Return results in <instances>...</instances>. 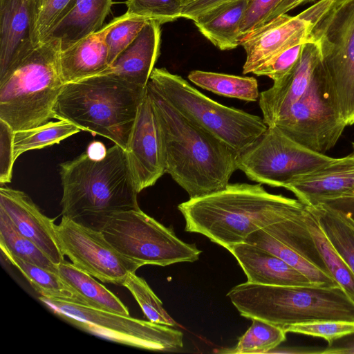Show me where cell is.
<instances>
[{
	"mask_svg": "<svg viewBox=\"0 0 354 354\" xmlns=\"http://www.w3.org/2000/svg\"><path fill=\"white\" fill-rule=\"evenodd\" d=\"M147 92L161 131L166 173L189 198L225 188L238 169L240 154L184 116L150 81Z\"/></svg>",
	"mask_w": 354,
	"mask_h": 354,
	"instance_id": "obj_1",
	"label": "cell"
},
{
	"mask_svg": "<svg viewBox=\"0 0 354 354\" xmlns=\"http://www.w3.org/2000/svg\"><path fill=\"white\" fill-rule=\"evenodd\" d=\"M303 205L298 199L269 193L260 183H229L218 192L189 198L178 209L187 232L203 234L227 249Z\"/></svg>",
	"mask_w": 354,
	"mask_h": 354,
	"instance_id": "obj_2",
	"label": "cell"
},
{
	"mask_svg": "<svg viewBox=\"0 0 354 354\" xmlns=\"http://www.w3.org/2000/svg\"><path fill=\"white\" fill-rule=\"evenodd\" d=\"M59 167L62 216L100 231L113 214L140 209L125 150L119 145L114 144L101 159L85 151Z\"/></svg>",
	"mask_w": 354,
	"mask_h": 354,
	"instance_id": "obj_3",
	"label": "cell"
},
{
	"mask_svg": "<svg viewBox=\"0 0 354 354\" xmlns=\"http://www.w3.org/2000/svg\"><path fill=\"white\" fill-rule=\"evenodd\" d=\"M147 87L104 73L65 84L53 109V118L106 138L126 149Z\"/></svg>",
	"mask_w": 354,
	"mask_h": 354,
	"instance_id": "obj_4",
	"label": "cell"
},
{
	"mask_svg": "<svg viewBox=\"0 0 354 354\" xmlns=\"http://www.w3.org/2000/svg\"><path fill=\"white\" fill-rule=\"evenodd\" d=\"M241 316L285 328L315 321L354 322V301L341 286H266L248 281L227 294Z\"/></svg>",
	"mask_w": 354,
	"mask_h": 354,
	"instance_id": "obj_5",
	"label": "cell"
},
{
	"mask_svg": "<svg viewBox=\"0 0 354 354\" xmlns=\"http://www.w3.org/2000/svg\"><path fill=\"white\" fill-rule=\"evenodd\" d=\"M58 41L41 43L0 84V119L14 131L48 122L64 82Z\"/></svg>",
	"mask_w": 354,
	"mask_h": 354,
	"instance_id": "obj_6",
	"label": "cell"
},
{
	"mask_svg": "<svg viewBox=\"0 0 354 354\" xmlns=\"http://www.w3.org/2000/svg\"><path fill=\"white\" fill-rule=\"evenodd\" d=\"M149 81L184 116L239 154L252 147L268 128L263 118L211 100L165 68H154Z\"/></svg>",
	"mask_w": 354,
	"mask_h": 354,
	"instance_id": "obj_7",
	"label": "cell"
},
{
	"mask_svg": "<svg viewBox=\"0 0 354 354\" xmlns=\"http://www.w3.org/2000/svg\"><path fill=\"white\" fill-rule=\"evenodd\" d=\"M307 40L319 49L342 120L354 124V0H336L313 21Z\"/></svg>",
	"mask_w": 354,
	"mask_h": 354,
	"instance_id": "obj_8",
	"label": "cell"
},
{
	"mask_svg": "<svg viewBox=\"0 0 354 354\" xmlns=\"http://www.w3.org/2000/svg\"><path fill=\"white\" fill-rule=\"evenodd\" d=\"M100 232L118 252L140 266L194 262L201 253L140 209L113 214Z\"/></svg>",
	"mask_w": 354,
	"mask_h": 354,
	"instance_id": "obj_9",
	"label": "cell"
},
{
	"mask_svg": "<svg viewBox=\"0 0 354 354\" xmlns=\"http://www.w3.org/2000/svg\"><path fill=\"white\" fill-rule=\"evenodd\" d=\"M55 314L77 328L113 342L154 351H177L183 334L169 326L93 308L66 300L39 297Z\"/></svg>",
	"mask_w": 354,
	"mask_h": 354,
	"instance_id": "obj_10",
	"label": "cell"
},
{
	"mask_svg": "<svg viewBox=\"0 0 354 354\" xmlns=\"http://www.w3.org/2000/svg\"><path fill=\"white\" fill-rule=\"evenodd\" d=\"M274 125L314 151L325 154L335 146L346 125L340 115L322 59L308 91Z\"/></svg>",
	"mask_w": 354,
	"mask_h": 354,
	"instance_id": "obj_11",
	"label": "cell"
},
{
	"mask_svg": "<svg viewBox=\"0 0 354 354\" xmlns=\"http://www.w3.org/2000/svg\"><path fill=\"white\" fill-rule=\"evenodd\" d=\"M333 158L300 145L272 125L268 126L257 142L239 155L238 169L256 183L283 187L292 179Z\"/></svg>",
	"mask_w": 354,
	"mask_h": 354,
	"instance_id": "obj_12",
	"label": "cell"
},
{
	"mask_svg": "<svg viewBox=\"0 0 354 354\" xmlns=\"http://www.w3.org/2000/svg\"><path fill=\"white\" fill-rule=\"evenodd\" d=\"M303 205L283 218L251 233L248 243L279 257L315 286L339 285L327 270L307 226Z\"/></svg>",
	"mask_w": 354,
	"mask_h": 354,
	"instance_id": "obj_13",
	"label": "cell"
},
{
	"mask_svg": "<svg viewBox=\"0 0 354 354\" xmlns=\"http://www.w3.org/2000/svg\"><path fill=\"white\" fill-rule=\"evenodd\" d=\"M55 230L64 254L77 268L102 282L122 286L128 274L136 273L141 267L118 252L100 231L65 216Z\"/></svg>",
	"mask_w": 354,
	"mask_h": 354,
	"instance_id": "obj_14",
	"label": "cell"
},
{
	"mask_svg": "<svg viewBox=\"0 0 354 354\" xmlns=\"http://www.w3.org/2000/svg\"><path fill=\"white\" fill-rule=\"evenodd\" d=\"M124 150L138 193L153 186L166 173L161 131L147 92Z\"/></svg>",
	"mask_w": 354,
	"mask_h": 354,
	"instance_id": "obj_15",
	"label": "cell"
},
{
	"mask_svg": "<svg viewBox=\"0 0 354 354\" xmlns=\"http://www.w3.org/2000/svg\"><path fill=\"white\" fill-rule=\"evenodd\" d=\"M40 44L35 0H0V84Z\"/></svg>",
	"mask_w": 354,
	"mask_h": 354,
	"instance_id": "obj_16",
	"label": "cell"
},
{
	"mask_svg": "<svg viewBox=\"0 0 354 354\" xmlns=\"http://www.w3.org/2000/svg\"><path fill=\"white\" fill-rule=\"evenodd\" d=\"M311 27L299 15L283 14L248 32L240 41L246 55L243 73H252L285 50L306 42Z\"/></svg>",
	"mask_w": 354,
	"mask_h": 354,
	"instance_id": "obj_17",
	"label": "cell"
},
{
	"mask_svg": "<svg viewBox=\"0 0 354 354\" xmlns=\"http://www.w3.org/2000/svg\"><path fill=\"white\" fill-rule=\"evenodd\" d=\"M283 188L306 206L329 203L354 192V154L334 158L330 162L288 183Z\"/></svg>",
	"mask_w": 354,
	"mask_h": 354,
	"instance_id": "obj_18",
	"label": "cell"
},
{
	"mask_svg": "<svg viewBox=\"0 0 354 354\" xmlns=\"http://www.w3.org/2000/svg\"><path fill=\"white\" fill-rule=\"evenodd\" d=\"M0 208L19 232L33 241L55 265L64 261L54 220L44 215L26 193L1 185Z\"/></svg>",
	"mask_w": 354,
	"mask_h": 354,
	"instance_id": "obj_19",
	"label": "cell"
},
{
	"mask_svg": "<svg viewBox=\"0 0 354 354\" xmlns=\"http://www.w3.org/2000/svg\"><path fill=\"white\" fill-rule=\"evenodd\" d=\"M322 60L317 44L307 40L293 69L281 80L259 95V104L268 126L277 119L309 88L317 67Z\"/></svg>",
	"mask_w": 354,
	"mask_h": 354,
	"instance_id": "obj_20",
	"label": "cell"
},
{
	"mask_svg": "<svg viewBox=\"0 0 354 354\" xmlns=\"http://www.w3.org/2000/svg\"><path fill=\"white\" fill-rule=\"evenodd\" d=\"M227 250L237 260L250 283L266 286H315L305 274L261 248L243 242Z\"/></svg>",
	"mask_w": 354,
	"mask_h": 354,
	"instance_id": "obj_21",
	"label": "cell"
},
{
	"mask_svg": "<svg viewBox=\"0 0 354 354\" xmlns=\"http://www.w3.org/2000/svg\"><path fill=\"white\" fill-rule=\"evenodd\" d=\"M161 24L149 20L134 41L115 59L106 73L146 88L160 53Z\"/></svg>",
	"mask_w": 354,
	"mask_h": 354,
	"instance_id": "obj_22",
	"label": "cell"
},
{
	"mask_svg": "<svg viewBox=\"0 0 354 354\" xmlns=\"http://www.w3.org/2000/svg\"><path fill=\"white\" fill-rule=\"evenodd\" d=\"M112 0H73L43 42L58 41L60 51L98 31Z\"/></svg>",
	"mask_w": 354,
	"mask_h": 354,
	"instance_id": "obj_23",
	"label": "cell"
},
{
	"mask_svg": "<svg viewBox=\"0 0 354 354\" xmlns=\"http://www.w3.org/2000/svg\"><path fill=\"white\" fill-rule=\"evenodd\" d=\"M106 28L60 51L59 64L64 84L104 73L109 68Z\"/></svg>",
	"mask_w": 354,
	"mask_h": 354,
	"instance_id": "obj_24",
	"label": "cell"
},
{
	"mask_svg": "<svg viewBox=\"0 0 354 354\" xmlns=\"http://www.w3.org/2000/svg\"><path fill=\"white\" fill-rule=\"evenodd\" d=\"M57 272L74 292L77 304L93 308L129 316L127 306L93 276L73 263L64 261L57 266Z\"/></svg>",
	"mask_w": 354,
	"mask_h": 354,
	"instance_id": "obj_25",
	"label": "cell"
},
{
	"mask_svg": "<svg viewBox=\"0 0 354 354\" xmlns=\"http://www.w3.org/2000/svg\"><path fill=\"white\" fill-rule=\"evenodd\" d=\"M247 3L248 0H236L194 24L220 50L234 49L240 45L241 26Z\"/></svg>",
	"mask_w": 354,
	"mask_h": 354,
	"instance_id": "obj_26",
	"label": "cell"
},
{
	"mask_svg": "<svg viewBox=\"0 0 354 354\" xmlns=\"http://www.w3.org/2000/svg\"><path fill=\"white\" fill-rule=\"evenodd\" d=\"M335 250L354 273V217L329 203L308 206Z\"/></svg>",
	"mask_w": 354,
	"mask_h": 354,
	"instance_id": "obj_27",
	"label": "cell"
},
{
	"mask_svg": "<svg viewBox=\"0 0 354 354\" xmlns=\"http://www.w3.org/2000/svg\"><path fill=\"white\" fill-rule=\"evenodd\" d=\"M188 79L197 86L221 96L247 102L259 98L258 82L253 77L195 70L189 73Z\"/></svg>",
	"mask_w": 354,
	"mask_h": 354,
	"instance_id": "obj_28",
	"label": "cell"
},
{
	"mask_svg": "<svg viewBox=\"0 0 354 354\" xmlns=\"http://www.w3.org/2000/svg\"><path fill=\"white\" fill-rule=\"evenodd\" d=\"M305 218L327 270L341 288L354 301V273L332 245L322 228L317 216L308 206H306Z\"/></svg>",
	"mask_w": 354,
	"mask_h": 354,
	"instance_id": "obj_29",
	"label": "cell"
},
{
	"mask_svg": "<svg viewBox=\"0 0 354 354\" xmlns=\"http://www.w3.org/2000/svg\"><path fill=\"white\" fill-rule=\"evenodd\" d=\"M7 261L17 268L40 296L77 303L74 292L58 272H53L1 252Z\"/></svg>",
	"mask_w": 354,
	"mask_h": 354,
	"instance_id": "obj_30",
	"label": "cell"
},
{
	"mask_svg": "<svg viewBox=\"0 0 354 354\" xmlns=\"http://www.w3.org/2000/svg\"><path fill=\"white\" fill-rule=\"evenodd\" d=\"M75 124L63 120L48 122L32 129L15 131L13 140L14 158L34 149H42L80 132Z\"/></svg>",
	"mask_w": 354,
	"mask_h": 354,
	"instance_id": "obj_31",
	"label": "cell"
},
{
	"mask_svg": "<svg viewBox=\"0 0 354 354\" xmlns=\"http://www.w3.org/2000/svg\"><path fill=\"white\" fill-rule=\"evenodd\" d=\"M0 248L19 259L57 272V266L30 239L15 226L7 214L0 208Z\"/></svg>",
	"mask_w": 354,
	"mask_h": 354,
	"instance_id": "obj_32",
	"label": "cell"
},
{
	"mask_svg": "<svg viewBox=\"0 0 354 354\" xmlns=\"http://www.w3.org/2000/svg\"><path fill=\"white\" fill-rule=\"evenodd\" d=\"M252 325L239 339L236 345L223 349V353H270L286 339L283 328L259 319H252Z\"/></svg>",
	"mask_w": 354,
	"mask_h": 354,
	"instance_id": "obj_33",
	"label": "cell"
},
{
	"mask_svg": "<svg viewBox=\"0 0 354 354\" xmlns=\"http://www.w3.org/2000/svg\"><path fill=\"white\" fill-rule=\"evenodd\" d=\"M148 21L125 13L105 26L104 41L108 48L109 66L134 41Z\"/></svg>",
	"mask_w": 354,
	"mask_h": 354,
	"instance_id": "obj_34",
	"label": "cell"
},
{
	"mask_svg": "<svg viewBox=\"0 0 354 354\" xmlns=\"http://www.w3.org/2000/svg\"><path fill=\"white\" fill-rule=\"evenodd\" d=\"M122 286L130 291L149 321L169 326L177 325L144 279L129 272Z\"/></svg>",
	"mask_w": 354,
	"mask_h": 354,
	"instance_id": "obj_35",
	"label": "cell"
},
{
	"mask_svg": "<svg viewBox=\"0 0 354 354\" xmlns=\"http://www.w3.org/2000/svg\"><path fill=\"white\" fill-rule=\"evenodd\" d=\"M126 13L161 24L181 18L183 0H127Z\"/></svg>",
	"mask_w": 354,
	"mask_h": 354,
	"instance_id": "obj_36",
	"label": "cell"
},
{
	"mask_svg": "<svg viewBox=\"0 0 354 354\" xmlns=\"http://www.w3.org/2000/svg\"><path fill=\"white\" fill-rule=\"evenodd\" d=\"M286 333L324 339L330 344L333 341L354 332V322L315 321L296 324L284 328Z\"/></svg>",
	"mask_w": 354,
	"mask_h": 354,
	"instance_id": "obj_37",
	"label": "cell"
},
{
	"mask_svg": "<svg viewBox=\"0 0 354 354\" xmlns=\"http://www.w3.org/2000/svg\"><path fill=\"white\" fill-rule=\"evenodd\" d=\"M304 43L298 44L285 50L257 68L252 73L257 76L268 77L273 82L281 80L297 64Z\"/></svg>",
	"mask_w": 354,
	"mask_h": 354,
	"instance_id": "obj_38",
	"label": "cell"
},
{
	"mask_svg": "<svg viewBox=\"0 0 354 354\" xmlns=\"http://www.w3.org/2000/svg\"><path fill=\"white\" fill-rule=\"evenodd\" d=\"M73 0H35L37 32L43 43L59 18Z\"/></svg>",
	"mask_w": 354,
	"mask_h": 354,
	"instance_id": "obj_39",
	"label": "cell"
},
{
	"mask_svg": "<svg viewBox=\"0 0 354 354\" xmlns=\"http://www.w3.org/2000/svg\"><path fill=\"white\" fill-rule=\"evenodd\" d=\"M281 0H248L241 26V39L263 24Z\"/></svg>",
	"mask_w": 354,
	"mask_h": 354,
	"instance_id": "obj_40",
	"label": "cell"
},
{
	"mask_svg": "<svg viewBox=\"0 0 354 354\" xmlns=\"http://www.w3.org/2000/svg\"><path fill=\"white\" fill-rule=\"evenodd\" d=\"M15 131L5 121L0 119V183H10L14 158L13 140Z\"/></svg>",
	"mask_w": 354,
	"mask_h": 354,
	"instance_id": "obj_41",
	"label": "cell"
},
{
	"mask_svg": "<svg viewBox=\"0 0 354 354\" xmlns=\"http://www.w3.org/2000/svg\"><path fill=\"white\" fill-rule=\"evenodd\" d=\"M236 0H191L182 9L181 18L194 23L203 20Z\"/></svg>",
	"mask_w": 354,
	"mask_h": 354,
	"instance_id": "obj_42",
	"label": "cell"
},
{
	"mask_svg": "<svg viewBox=\"0 0 354 354\" xmlns=\"http://www.w3.org/2000/svg\"><path fill=\"white\" fill-rule=\"evenodd\" d=\"M321 354H354V332L328 344Z\"/></svg>",
	"mask_w": 354,
	"mask_h": 354,
	"instance_id": "obj_43",
	"label": "cell"
},
{
	"mask_svg": "<svg viewBox=\"0 0 354 354\" xmlns=\"http://www.w3.org/2000/svg\"><path fill=\"white\" fill-rule=\"evenodd\" d=\"M315 0H281L275 8L268 15L264 23L287 12L301 5L315 1ZM263 23V24H264ZM262 25V24H261Z\"/></svg>",
	"mask_w": 354,
	"mask_h": 354,
	"instance_id": "obj_44",
	"label": "cell"
},
{
	"mask_svg": "<svg viewBox=\"0 0 354 354\" xmlns=\"http://www.w3.org/2000/svg\"><path fill=\"white\" fill-rule=\"evenodd\" d=\"M106 151L107 149L103 143L94 141L88 145L86 153L91 158L99 160L106 155Z\"/></svg>",
	"mask_w": 354,
	"mask_h": 354,
	"instance_id": "obj_45",
	"label": "cell"
},
{
	"mask_svg": "<svg viewBox=\"0 0 354 354\" xmlns=\"http://www.w3.org/2000/svg\"><path fill=\"white\" fill-rule=\"evenodd\" d=\"M327 203H329L340 209L348 211L354 217V198L348 197L342 198Z\"/></svg>",
	"mask_w": 354,
	"mask_h": 354,
	"instance_id": "obj_46",
	"label": "cell"
},
{
	"mask_svg": "<svg viewBox=\"0 0 354 354\" xmlns=\"http://www.w3.org/2000/svg\"><path fill=\"white\" fill-rule=\"evenodd\" d=\"M347 197L354 198V192L353 193V194H351V196H347ZM345 198H346V197H345Z\"/></svg>",
	"mask_w": 354,
	"mask_h": 354,
	"instance_id": "obj_47",
	"label": "cell"
},
{
	"mask_svg": "<svg viewBox=\"0 0 354 354\" xmlns=\"http://www.w3.org/2000/svg\"><path fill=\"white\" fill-rule=\"evenodd\" d=\"M352 148H353L352 153L354 154V142L352 143Z\"/></svg>",
	"mask_w": 354,
	"mask_h": 354,
	"instance_id": "obj_48",
	"label": "cell"
},
{
	"mask_svg": "<svg viewBox=\"0 0 354 354\" xmlns=\"http://www.w3.org/2000/svg\"><path fill=\"white\" fill-rule=\"evenodd\" d=\"M189 1H191V0H183V5H184L185 3H187V2Z\"/></svg>",
	"mask_w": 354,
	"mask_h": 354,
	"instance_id": "obj_49",
	"label": "cell"
}]
</instances>
